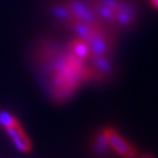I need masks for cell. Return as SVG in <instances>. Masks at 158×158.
<instances>
[{
	"instance_id": "obj_3",
	"label": "cell",
	"mask_w": 158,
	"mask_h": 158,
	"mask_svg": "<svg viewBox=\"0 0 158 158\" xmlns=\"http://www.w3.org/2000/svg\"><path fill=\"white\" fill-rule=\"evenodd\" d=\"M70 49L75 56L77 57H85L89 53V46L85 42V40L80 39L74 41L72 46H70Z\"/></svg>"
},
{
	"instance_id": "obj_6",
	"label": "cell",
	"mask_w": 158,
	"mask_h": 158,
	"mask_svg": "<svg viewBox=\"0 0 158 158\" xmlns=\"http://www.w3.org/2000/svg\"><path fill=\"white\" fill-rule=\"evenodd\" d=\"M139 158H153L151 155H143L142 157H139Z\"/></svg>"
},
{
	"instance_id": "obj_5",
	"label": "cell",
	"mask_w": 158,
	"mask_h": 158,
	"mask_svg": "<svg viewBox=\"0 0 158 158\" xmlns=\"http://www.w3.org/2000/svg\"><path fill=\"white\" fill-rule=\"evenodd\" d=\"M150 2H151V5H152L153 7L158 8V0H150Z\"/></svg>"
},
{
	"instance_id": "obj_4",
	"label": "cell",
	"mask_w": 158,
	"mask_h": 158,
	"mask_svg": "<svg viewBox=\"0 0 158 158\" xmlns=\"http://www.w3.org/2000/svg\"><path fill=\"white\" fill-rule=\"evenodd\" d=\"M89 49H90L94 54H102L104 48H106V45H104V41L101 40V38H93L91 39V44H89Z\"/></svg>"
},
{
	"instance_id": "obj_2",
	"label": "cell",
	"mask_w": 158,
	"mask_h": 158,
	"mask_svg": "<svg viewBox=\"0 0 158 158\" xmlns=\"http://www.w3.org/2000/svg\"><path fill=\"white\" fill-rule=\"evenodd\" d=\"M103 138L116 152L124 158H132L136 156V149L129 144L116 130L108 128L103 131Z\"/></svg>"
},
{
	"instance_id": "obj_1",
	"label": "cell",
	"mask_w": 158,
	"mask_h": 158,
	"mask_svg": "<svg viewBox=\"0 0 158 158\" xmlns=\"http://www.w3.org/2000/svg\"><path fill=\"white\" fill-rule=\"evenodd\" d=\"M0 125L11 138L14 147L21 152H29L32 150V141L23 129L20 121L8 111L0 110Z\"/></svg>"
}]
</instances>
